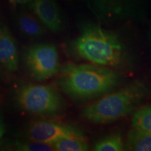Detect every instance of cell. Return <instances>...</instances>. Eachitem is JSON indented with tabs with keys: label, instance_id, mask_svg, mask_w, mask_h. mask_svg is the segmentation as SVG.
I'll list each match as a JSON object with an SVG mask.
<instances>
[{
	"label": "cell",
	"instance_id": "cell-13",
	"mask_svg": "<svg viewBox=\"0 0 151 151\" xmlns=\"http://www.w3.org/2000/svg\"><path fill=\"white\" fill-rule=\"evenodd\" d=\"M96 151L124 150V143L120 133H115L101 138L94 143L93 148Z\"/></svg>",
	"mask_w": 151,
	"mask_h": 151
},
{
	"label": "cell",
	"instance_id": "cell-10",
	"mask_svg": "<svg viewBox=\"0 0 151 151\" xmlns=\"http://www.w3.org/2000/svg\"><path fill=\"white\" fill-rule=\"evenodd\" d=\"M18 27L21 33L29 38H38L45 34V29L39 20L33 15L21 13L17 18Z\"/></svg>",
	"mask_w": 151,
	"mask_h": 151
},
{
	"label": "cell",
	"instance_id": "cell-16",
	"mask_svg": "<svg viewBox=\"0 0 151 151\" xmlns=\"http://www.w3.org/2000/svg\"><path fill=\"white\" fill-rule=\"evenodd\" d=\"M4 133V126L2 119L0 116V138L2 137Z\"/></svg>",
	"mask_w": 151,
	"mask_h": 151
},
{
	"label": "cell",
	"instance_id": "cell-1",
	"mask_svg": "<svg viewBox=\"0 0 151 151\" xmlns=\"http://www.w3.org/2000/svg\"><path fill=\"white\" fill-rule=\"evenodd\" d=\"M71 49L78 58L111 69L125 67L130 62L128 49L119 36L97 24H83Z\"/></svg>",
	"mask_w": 151,
	"mask_h": 151
},
{
	"label": "cell",
	"instance_id": "cell-3",
	"mask_svg": "<svg viewBox=\"0 0 151 151\" xmlns=\"http://www.w3.org/2000/svg\"><path fill=\"white\" fill-rule=\"evenodd\" d=\"M151 94L148 85L135 81L116 91L103 95L83 109L81 116L95 124H107L120 120L133 112Z\"/></svg>",
	"mask_w": 151,
	"mask_h": 151
},
{
	"label": "cell",
	"instance_id": "cell-7",
	"mask_svg": "<svg viewBox=\"0 0 151 151\" xmlns=\"http://www.w3.org/2000/svg\"><path fill=\"white\" fill-rule=\"evenodd\" d=\"M27 138L31 141L50 144L62 138L86 139L79 128L50 121H37L32 124L28 129Z\"/></svg>",
	"mask_w": 151,
	"mask_h": 151
},
{
	"label": "cell",
	"instance_id": "cell-12",
	"mask_svg": "<svg viewBox=\"0 0 151 151\" xmlns=\"http://www.w3.org/2000/svg\"><path fill=\"white\" fill-rule=\"evenodd\" d=\"M133 128L151 133V104L144 105L136 110L132 118Z\"/></svg>",
	"mask_w": 151,
	"mask_h": 151
},
{
	"label": "cell",
	"instance_id": "cell-9",
	"mask_svg": "<svg viewBox=\"0 0 151 151\" xmlns=\"http://www.w3.org/2000/svg\"><path fill=\"white\" fill-rule=\"evenodd\" d=\"M0 64L9 71H16L18 69L17 46L6 27H0Z\"/></svg>",
	"mask_w": 151,
	"mask_h": 151
},
{
	"label": "cell",
	"instance_id": "cell-8",
	"mask_svg": "<svg viewBox=\"0 0 151 151\" xmlns=\"http://www.w3.org/2000/svg\"><path fill=\"white\" fill-rule=\"evenodd\" d=\"M31 8L39 20L50 31L59 32L63 29V17L54 0H32Z\"/></svg>",
	"mask_w": 151,
	"mask_h": 151
},
{
	"label": "cell",
	"instance_id": "cell-2",
	"mask_svg": "<svg viewBox=\"0 0 151 151\" xmlns=\"http://www.w3.org/2000/svg\"><path fill=\"white\" fill-rule=\"evenodd\" d=\"M121 81L120 73L111 68L69 64L60 69L58 85L72 99L86 101L111 92Z\"/></svg>",
	"mask_w": 151,
	"mask_h": 151
},
{
	"label": "cell",
	"instance_id": "cell-17",
	"mask_svg": "<svg viewBox=\"0 0 151 151\" xmlns=\"http://www.w3.org/2000/svg\"><path fill=\"white\" fill-rule=\"evenodd\" d=\"M32 1V0H10L11 2L18 3V4H24Z\"/></svg>",
	"mask_w": 151,
	"mask_h": 151
},
{
	"label": "cell",
	"instance_id": "cell-5",
	"mask_svg": "<svg viewBox=\"0 0 151 151\" xmlns=\"http://www.w3.org/2000/svg\"><path fill=\"white\" fill-rule=\"evenodd\" d=\"M24 62L32 76L38 81L50 78L59 71L58 50L50 43L30 46L24 53Z\"/></svg>",
	"mask_w": 151,
	"mask_h": 151
},
{
	"label": "cell",
	"instance_id": "cell-14",
	"mask_svg": "<svg viewBox=\"0 0 151 151\" xmlns=\"http://www.w3.org/2000/svg\"><path fill=\"white\" fill-rule=\"evenodd\" d=\"M55 150L58 151H86L89 145L86 139L78 138H62L52 143Z\"/></svg>",
	"mask_w": 151,
	"mask_h": 151
},
{
	"label": "cell",
	"instance_id": "cell-6",
	"mask_svg": "<svg viewBox=\"0 0 151 151\" xmlns=\"http://www.w3.org/2000/svg\"><path fill=\"white\" fill-rule=\"evenodd\" d=\"M96 18L104 22L136 20L142 14L141 0H86Z\"/></svg>",
	"mask_w": 151,
	"mask_h": 151
},
{
	"label": "cell",
	"instance_id": "cell-15",
	"mask_svg": "<svg viewBox=\"0 0 151 151\" xmlns=\"http://www.w3.org/2000/svg\"><path fill=\"white\" fill-rule=\"evenodd\" d=\"M16 148L23 151H51L55 150L52 144L39 141L29 140V141H17L15 143Z\"/></svg>",
	"mask_w": 151,
	"mask_h": 151
},
{
	"label": "cell",
	"instance_id": "cell-11",
	"mask_svg": "<svg viewBox=\"0 0 151 151\" xmlns=\"http://www.w3.org/2000/svg\"><path fill=\"white\" fill-rule=\"evenodd\" d=\"M124 150L151 151V133L132 127L128 132Z\"/></svg>",
	"mask_w": 151,
	"mask_h": 151
},
{
	"label": "cell",
	"instance_id": "cell-4",
	"mask_svg": "<svg viewBox=\"0 0 151 151\" xmlns=\"http://www.w3.org/2000/svg\"><path fill=\"white\" fill-rule=\"evenodd\" d=\"M17 100L21 109L37 116H53L64 108L61 94L54 87L29 84L21 88Z\"/></svg>",
	"mask_w": 151,
	"mask_h": 151
}]
</instances>
